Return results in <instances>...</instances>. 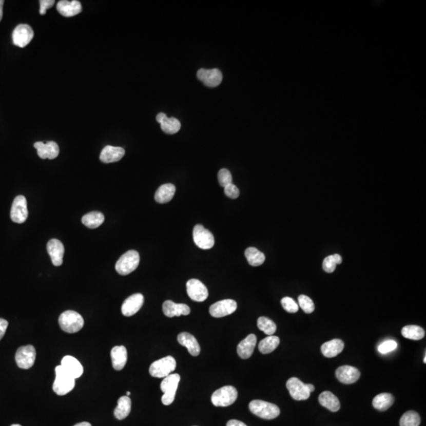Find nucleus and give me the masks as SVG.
Masks as SVG:
<instances>
[{
	"label": "nucleus",
	"instance_id": "43",
	"mask_svg": "<svg viewBox=\"0 0 426 426\" xmlns=\"http://www.w3.org/2000/svg\"><path fill=\"white\" fill-rule=\"evenodd\" d=\"M397 343L395 340L389 339V340L384 341L381 344L379 345V353L382 354V355H386V354L389 353V352L395 351L397 348Z\"/></svg>",
	"mask_w": 426,
	"mask_h": 426
},
{
	"label": "nucleus",
	"instance_id": "2",
	"mask_svg": "<svg viewBox=\"0 0 426 426\" xmlns=\"http://www.w3.org/2000/svg\"><path fill=\"white\" fill-rule=\"evenodd\" d=\"M59 324L63 331L72 334L82 330L84 326V319L79 313L67 311L60 316Z\"/></svg>",
	"mask_w": 426,
	"mask_h": 426
},
{
	"label": "nucleus",
	"instance_id": "12",
	"mask_svg": "<svg viewBox=\"0 0 426 426\" xmlns=\"http://www.w3.org/2000/svg\"><path fill=\"white\" fill-rule=\"evenodd\" d=\"M34 36V33L30 26L20 24L14 29L12 33L13 43L15 46L25 48L27 46Z\"/></svg>",
	"mask_w": 426,
	"mask_h": 426
},
{
	"label": "nucleus",
	"instance_id": "19",
	"mask_svg": "<svg viewBox=\"0 0 426 426\" xmlns=\"http://www.w3.org/2000/svg\"><path fill=\"white\" fill-rule=\"evenodd\" d=\"M47 249L51 259V262L55 266H60L63 264L64 256V246L58 239H51L47 244Z\"/></svg>",
	"mask_w": 426,
	"mask_h": 426
},
{
	"label": "nucleus",
	"instance_id": "8",
	"mask_svg": "<svg viewBox=\"0 0 426 426\" xmlns=\"http://www.w3.org/2000/svg\"><path fill=\"white\" fill-rule=\"evenodd\" d=\"M36 355V350L32 345L21 346L15 355L17 366L23 370H29L34 365Z\"/></svg>",
	"mask_w": 426,
	"mask_h": 426
},
{
	"label": "nucleus",
	"instance_id": "34",
	"mask_svg": "<svg viewBox=\"0 0 426 426\" xmlns=\"http://www.w3.org/2000/svg\"><path fill=\"white\" fill-rule=\"evenodd\" d=\"M245 256L248 263L251 266L258 267L261 265L265 261V256L261 251L258 250L257 248L249 247L245 251Z\"/></svg>",
	"mask_w": 426,
	"mask_h": 426
},
{
	"label": "nucleus",
	"instance_id": "35",
	"mask_svg": "<svg viewBox=\"0 0 426 426\" xmlns=\"http://www.w3.org/2000/svg\"><path fill=\"white\" fill-rule=\"evenodd\" d=\"M424 329L420 326L408 325L402 329V336L412 340H420L424 337Z\"/></svg>",
	"mask_w": 426,
	"mask_h": 426
},
{
	"label": "nucleus",
	"instance_id": "39",
	"mask_svg": "<svg viewBox=\"0 0 426 426\" xmlns=\"http://www.w3.org/2000/svg\"><path fill=\"white\" fill-rule=\"evenodd\" d=\"M342 258L339 254L328 256L323 261V269L327 273H332L336 270V265L342 263Z\"/></svg>",
	"mask_w": 426,
	"mask_h": 426
},
{
	"label": "nucleus",
	"instance_id": "3",
	"mask_svg": "<svg viewBox=\"0 0 426 426\" xmlns=\"http://www.w3.org/2000/svg\"><path fill=\"white\" fill-rule=\"evenodd\" d=\"M249 411L254 415L263 419H274L280 414V408L278 406L271 402L263 400H253L249 403Z\"/></svg>",
	"mask_w": 426,
	"mask_h": 426
},
{
	"label": "nucleus",
	"instance_id": "46",
	"mask_svg": "<svg viewBox=\"0 0 426 426\" xmlns=\"http://www.w3.org/2000/svg\"><path fill=\"white\" fill-rule=\"evenodd\" d=\"M8 327V321L5 319L0 318V340L4 338Z\"/></svg>",
	"mask_w": 426,
	"mask_h": 426
},
{
	"label": "nucleus",
	"instance_id": "27",
	"mask_svg": "<svg viewBox=\"0 0 426 426\" xmlns=\"http://www.w3.org/2000/svg\"><path fill=\"white\" fill-rule=\"evenodd\" d=\"M344 343L341 339H335L326 342L321 346V352L326 358H334L343 351Z\"/></svg>",
	"mask_w": 426,
	"mask_h": 426
},
{
	"label": "nucleus",
	"instance_id": "47",
	"mask_svg": "<svg viewBox=\"0 0 426 426\" xmlns=\"http://www.w3.org/2000/svg\"><path fill=\"white\" fill-rule=\"evenodd\" d=\"M227 426H247L245 423L238 420H230L227 422Z\"/></svg>",
	"mask_w": 426,
	"mask_h": 426
},
{
	"label": "nucleus",
	"instance_id": "31",
	"mask_svg": "<svg viewBox=\"0 0 426 426\" xmlns=\"http://www.w3.org/2000/svg\"><path fill=\"white\" fill-rule=\"evenodd\" d=\"M394 396L390 393L379 394L373 400V406L380 411H385L394 403Z\"/></svg>",
	"mask_w": 426,
	"mask_h": 426
},
{
	"label": "nucleus",
	"instance_id": "24",
	"mask_svg": "<svg viewBox=\"0 0 426 426\" xmlns=\"http://www.w3.org/2000/svg\"><path fill=\"white\" fill-rule=\"evenodd\" d=\"M178 342L179 344L187 348L189 353L192 356H198L201 353V346L198 340L193 335L188 333H182L178 336Z\"/></svg>",
	"mask_w": 426,
	"mask_h": 426
},
{
	"label": "nucleus",
	"instance_id": "44",
	"mask_svg": "<svg viewBox=\"0 0 426 426\" xmlns=\"http://www.w3.org/2000/svg\"><path fill=\"white\" fill-rule=\"evenodd\" d=\"M224 193H225L226 196L231 198V199H236V198H239L240 192H239V188L236 185L231 183V184L224 187Z\"/></svg>",
	"mask_w": 426,
	"mask_h": 426
},
{
	"label": "nucleus",
	"instance_id": "7",
	"mask_svg": "<svg viewBox=\"0 0 426 426\" xmlns=\"http://www.w3.org/2000/svg\"><path fill=\"white\" fill-rule=\"evenodd\" d=\"M238 392L233 386H224L216 391L211 396V400L215 406H228L236 402Z\"/></svg>",
	"mask_w": 426,
	"mask_h": 426
},
{
	"label": "nucleus",
	"instance_id": "21",
	"mask_svg": "<svg viewBox=\"0 0 426 426\" xmlns=\"http://www.w3.org/2000/svg\"><path fill=\"white\" fill-rule=\"evenodd\" d=\"M56 8L60 14L67 17H73L82 11V4L77 0H61L57 4Z\"/></svg>",
	"mask_w": 426,
	"mask_h": 426
},
{
	"label": "nucleus",
	"instance_id": "45",
	"mask_svg": "<svg viewBox=\"0 0 426 426\" xmlns=\"http://www.w3.org/2000/svg\"><path fill=\"white\" fill-rule=\"evenodd\" d=\"M55 4V0H41L40 1V14L45 15L47 10Z\"/></svg>",
	"mask_w": 426,
	"mask_h": 426
},
{
	"label": "nucleus",
	"instance_id": "33",
	"mask_svg": "<svg viewBox=\"0 0 426 426\" xmlns=\"http://www.w3.org/2000/svg\"><path fill=\"white\" fill-rule=\"evenodd\" d=\"M280 342V338L278 336H268L260 342L258 349L263 355H267L272 353L278 347Z\"/></svg>",
	"mask_w": 426,
	"mask_h": 426
},
{
	"label": "nucleus",
	"instance_id": "6",
	"mask_svg": "<svg viewBox=\"0 0 426 426\" xmlns=\"http://www.w3.org/2000/svg\"><path fill=\"white\" fill-rule=\"evenodd\" d=\"M180 378L179 374H170L161 382V389L164 392L161 401L165 406H169L174 402Z\"/></svg>",
	"mask_w": 426,
	"mask_h": 426
},
{
	"label": "nucleus",
	"instance_id": "49",
	"mask_svg": "<svg viewBox=\"0 0 426 426\" xmlns=\"http://www.w3.org/2000/svg\"><path fill=\"white\" fill-rule=\"evenodd\" d=\"M306 387L308 388V391L311 392H314V390H315V387L311 383H306Z\"/></svg>",
	"mask_w": 426,
	"mask_h": 426
},
{
	"label": "nucleus",
	"instance_id": "9",
	"mask_svg": "<svg viewBox=\"0 0 426 426\" xmlns=\"http://www.w3.org/2000/svg\"><path fill=\"white\" fill-rule=\"evenodd\" d=\"M193 237L195 243L200 249H210L215 244V239L212 234L201 224L195 226L193 228Z\"/></svg>",
	"mask_w": 426,
	"mask_h": 426
},
{
	"label": "nucleus",
	"instance_id": "11",
	"mask_svg": "<svg viewBox=\"0 0 426 426\" xmlns=\"http://www.w3.org/2000/svg\"><path fill=\"white\" fill-rule=\"evenodd\" d=\"M286 389H288L291 396L297 401L306 400L311 396V392L306 387V383H302L297 377H292L287 380Z\"/></svg>",
	"mask_w": 426,
	"mask_h": 426
},
{
	"label": "nucleus",
	"instance_id": "42",
	"mask_svg": "<svg viewBox=\"0 0 426 426\" xmlns=\"http://www.w3.org/2000/svg\"><path fill=\"white\" fill-rule=\"evenodd\" d=\"M218 181L220 186L223 187L228 186L232 183V176L230 170L226 168L221 169L218 173Z\"/></svg>",
	"mask_w": 426,
	"mask_h": 426
},
{
	"label": "nucleus",
	"instance_id": "22",
	"mask_svg": "<svg viewBox=\"0 0 426 426\" xmlns=\"http://www.w3.org/2000/svg\"><path fill=\"white\" fill-rule=\"evenodd\" d=\"M163 312L167 317L187 316L190 314V308L186 304H177L172 301H165L163 304Z\"/></svg>",
	"mask_w": 426,
	"mask_h": 426
},
{
	"label": "nucleus",
	"instance_id": "5",
	"mask_svg": "<svg viewBox=\"0 0 426 426\" xmlns=\"http://www.w3.org/2000/svg\"><path fill=\"white\" fill-rule=\"evenodd\" d=\"M176 369V359L172 356H167L154 361L149 367V374L156 378H165L171 374Z\"/></svg>",
	"mask_w": 426,
	"mask_h": 426
},
{
	"label": "nucleus",
	"instance_id": "25",
	"mask_svg": "<svg viewBox=\"0 0 426 426\" xmlns=\"http://www.w3.org/2000/svg\"><path fill=\"white\" fill-rule=\"evenodd\" d=\"M256 344H257V336L254 334L249 335L246 339H244L238 345V355L242 359H248L252 356Z\"/></svg>",
	"mask_w": 426,
	"mask_h": 426
},
{
	"label": "nucleus",
	"instance_id": "29",
	"mask_svg": "<svg viewBox=\"0 0 426 426\" xmlns=\"http://www.w3.org/2000/svg\"><path fill=\"white\" fill-rule=\"evenodd\" d=\"M176 191V186L171 183L162 185L156 192V201L161 204L167 203L174 198Z\"/></svg>",
	"mask_w": 426,
	"mask_h": 426
},
{
	"label": "nucleus",
	"instance_id": "53",
	"mask_svg": "<svg viewBox=\"0 0 426 426\" xmlns=\"http://www.w3.org/2000/svg\"><path fill=\"white\" fill-rule=\"evenodd\" d=\"M11 426H22V425H21V424H12V425H11Z\"/></svg>",
	"mask_w": 426,
	"mask_h": 426
},
{
	"label": "nucleus",
	"instance_id": "41",
	"mask_svg": "<svg viewBox=\"0 0 426 426\" xmlns=\"http://www.w3.org/2000/svg\"><path fill=\"white\" fill-rule=\"evenodd\" d=\"M281 304L285 311L286 312L290 313V314H295V313L298 312V308H299L297 302L290 297H284V298H282Z\"/></svg>",
	"mask_w": 426,
	"mask_h": 426
},
{
	"label": "nucleus",
	"instance_id": "10",
	"mask_svg": "<svg viewBox=\"0 0 426 426\" xmlns=\"http://www.w3.org/2000/svg\"><path fill=\"white\" fill-rule=\"evenodd\" d=\"M28 215L29 212L26 198L23 195L16 197L10 210V218L14 223H23L27 220Z\"/></svg>",
	"mask_w": 426,
	"mask_h": 426
},
{
	"label": "nucleus",
	"instance_id": "23",
	"mask_svg": "<svg viewBox=\"0 0 426 426\" xmlns=\"http://www.w3.org/2000/svg\"><path fill=\"white\" fill-rule=\"evenodd\" d=\"M61 365L73 378H79L83 374V366L74 357L70 355L64 357L62 359Z\"/></svg>",
	"mask_w": 426,
	"mask_h": 426
},
{
	"label": "nucleus",
	"instance_id": "38",
	"mask_svg": "<svg viewBox=\"0 0 426 426\" xmlns=\"http://www.w3.org/2000/svg\"><path fill=\"white\" fill-rule=\"evenodd\" d=\"M258 327L268 336H273L276 331V324L268 317H261L258 320Z\"/></svg>",
	"mask_w": 426,
	"mask_h": 426
},
{
	"label": "nucleus",
	"instance_id": "30",
	"mask_svg": "<svg viewBox=\"0 0 426 426\" xmlns=\"http://www.w3.org/2000/svg\"><path fill=\"white\" fill-rule=\"evenodd\" d=\"M131 411V399L129 396H122L118 400V405L114 409V414L117 419L123 420Z\"/></svg>",
	"mask_w": 426,
	"mask_h": 426
},
{
	"label": "nucleus",
	"instance_id": "1",
	"mask_svg": "<svg viewBox=\"0 0 426 426\" xmlns=\"http://www.w3.org/2000/svg\"><path fill=\"white\" fill-rule=\"evenodd\" d=\"M75 386V379L63 368L58 365L55 368V380L53 383V391L58 396H65L71 392Z\"/></svg>",
	"mask_w": 426,
	"mask_h": 426
},
{
	"label": "nucleus",
	"instance_id": "52",
	"mask_svg": "<svg viewBox=\"0 0 426 426\" xmlns=\"http://www.w3.org/2000/svg\"><path fill=\"white\" fill-rule=\"evenodd\" d=\"M424 363H426V355H424Z\"/></svg>",
	"mask_w": 426,
	"mask_h": 426
},
{
	"label": "nucleus",
	"instance_id": "18",
	"mask_svg": "<svg viewBox=\"0 0 426 426\" xmlns=\"http://www.w3.org/2000/svg\"><path fill=\"white\" fill-rule=\"evenodd\" d=\"M35 148L37 150L40 158L54 160L60 154V147L55 142H48L47 143L37 142L34 144Z\"/></svg>",
	"mask_w": 426,
	"mask_h": 426
},
{
	"label": "nucleus",
	"instance_id": "15",
	"mask_svg": "<svg viewBox=\"0 0 426 426\" xmlns=\"http://www.w3.org/2000/svg\"><path fill=\"white\" fill-rule=\"evenodd\" d=\"M237 309V303L232 299L219 301L210 306L209 313L213 317H226L233 314Z\"/></svg>",
	"mask_w": 426,
	"mask_h": 426
},
{
	"label": "nucleus",
	"instance_id": "28",
	"mask_svg": "<svg viewBox=\"0 0 426 426\" xmlns=\"http://www.w3.org/2000/svg\"><path fill=\"white\" fill-rule=\"evenodd\" d=\"M319 402L321 406L332 412H337L340 409V402L338 398L331 392L325 391L319 396Z\"/></svg>",
	"mask_w": 426,
	"mask_h": 426
},
{
	"label": "nucleus",
	"instance_id": "14",
	"mask_svg": "<svg viewBox=\"0 0 426 426\" xmlns=\"http://www.w3.org/2000/svg\"><path fill=\"white\" fill-rule=\"evenodd\" d=\"M198 80L203 82L205 86L217 87L223 80V74L219 69H200L197 73Z\"/></svg>",
	"mask_w": 426,
	"mask_h": 426
},
{
	"label": "nucleus",
	"instance_id": "40",
	"mask_svg": "<svg viewBox=\"0 0 426 426\" xmlns=\"http://www.w3.org/2000/svg\"><path fill=\"white\" fill-rule=\"evenodd\" d=\"M298 304L305 314H312L315 309L312 299L306 295H301L298 297Z\"/></svg>",
	"mask_w": 426,
	"mask_h": 426
},
{
	"label": "nucleus",
	"instance_id": "32",
	"mask_svg": "<svg viewBox=\"0 0 426 426\" xmlns=\"http://www.w3.org/2000/svg\"><path fill=\"white\" fill-rule=\"evenodd\" d=\"M104 216L100 211H91L85 214L82 219V223L89 228L94 229L104 223Z\"/></svg>",
	"mask_w": 426,
	"mask_h": 426
},
{
	"label": "nucleus",
	"instance_id": "51",
	"mask_svg": "<svg viewBox=\"0 0 426 426\" xmlns=\"http://www.w3.org/2000/svg\"><path fill=\"white\" fill-rule=\"evenodd\" d=\"M130 394H131V393H130V392H126V396H130Z\"/></svg>",
	"mask_w": 426,
	"mask_h": 426
},
{
	"label": "nucleus",
	"instance_id": "13",
	"mask_svg": "<svg viewBox=\"0 0 426 426\" xmlns=\"http://www.w3.org/2000/svg\"><path fill=\"white\" fill-rule=\"evenodd\" d=\"M186 292L189 298L195 302H204L208 297L206 286L196 279H191L186 283Z\"/></svg>",
	"mask_w": 426,
	"mask_h": 426
},
{
	"label": "nucleus",
	"instance_id": "50",
	"mask_svg": "<svg viewBox=\"0 0 426 426\" xmlns=\"http://www.w3.org/2000/svg\"><path fill=\"white\" fill-rule=\"evenodd\" d=\"M73 426H92V424H91L89 422L84 421V422L79 423V424H75V425Z\"/></svg>",
	"mask_w": 426,
	"mask_h": 426
},
{
	"label": "nucleus",
	"instance_id": "16",
	"mask_svg": "<svg viewBox=\"0 0 426 426\" xmlns=\"http://www.w3.org/2000/svg\"><path fill=\"white\" fill-rule=\"evenodd\" d=\"M144 304L142 294H134L126 298L122 305V314L126 317H131L140 311Z\"/></svg>",
	"mask_w": 426,
	"mask_h": 426
},
{
	"label": "nucleus",
	"instance_id": "48",
	"mask_svg": "<svg viewBox=\"0 0 426 426\" xmlns=\"http://www.w3.org/2000/svg\"><path fill=\"white\" fill-rule=\"evenodd\" d=\"M4 0H0V22L2 21L3 15H4Z\"/></svg>",
	"mask_w": 426,
	"mask_h": 426
},
{
	"label": "nucleus",
	"instance_id": "4",
	"mask_svg": "<svg viewBox=\"0 0 426 426\" xmlns=\"http://www.w3.org/2000/svg\"><path fill=\"white\" fill-rule=\"evenodd\" d=\"M140 263V255L136 250H129L116 262L115 270L119 274L126 276L137 269Z\"/></svg>",
	"mask_w": 426,
	"mask_h": 426
},
{
	"label": "nucleus",
	"instance_id": "36",
	"mask_svg": "<svg viewBox=\"0 0 426 426\" xmlns=\"http://www.w3.org/2000/svg\"><path fill=\"white\" fill-rule=\"evenodd\" d=\"M161 130L167 134H175L180 130L181 123L177 119L166 117L161 123Z\"/></svg>",
	"mask_w": 426,
	"mask_h": 426
},
{
	"label": "nucleus",
	"instance_id": "17",
	"mask_svg": "<svg viewBox=\"0 0 426 426\" xmlns=\"http://www.w3.org/2000/svg\"><path fill=\"white\" fill-rule=\"evenodd\" d=\"M336 376L341 383L351 384L359 380L361 373L358 369L351 365H343L336 370Z\"/></svg>",
	"mask_w": 426,
	"mask_h": 426
},
{
	"label": "nucleus",
	"instance_id": "26",
	"mask_svg": "<svg viewBox=\"0 0 426 426\" xmlns=\"http://www.w3.org/2000/svg\"><path fill=\"white\" fill-rule=\"evenodd\" d=\"M111 361L114 370L120 371L127 361V351L124 346H116L111 351Z\"/></svg>",
	"mask_w": 426,
	"mask_h": 426
},
{
	"label": "nucleus",
	"instance_id": "37",
	"mask_svg": "<svg viewBox=\"0 0 426 426\" xmlns=\"http://www.w3.org/2000/svg\"><path fill=\"white\" fill-rule=\"evenodd\" d=\"M420 423L421 418L419 414L413 411L405 413L399 421L400 426H419Z\"/></svg>",
	"mask_w": 426,
	"mask_h": 426
},
{
	"label": "nucleus",
	"instance_id": "20",
	"mask_svg": "<svg viewBox=\"0 0 426 426\" xmlns=\"http://www.w3.org/2000/svg\"><path fill=\"white\" fill-rule=\"evenodd\" d=\"M124 148L121 147L107 145L101 151L100 160L104 164H110V163L118 162L124 157Z\"/></svg>",
	"mask_w": 426,
	"mask_h": 426
}]
</instances>
